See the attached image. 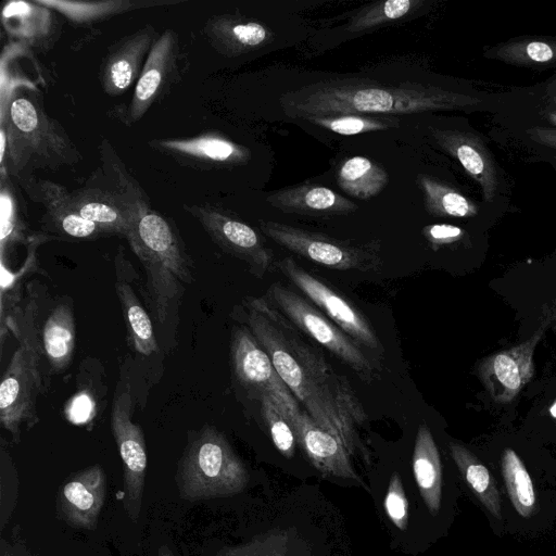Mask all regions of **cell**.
Here are the masks:
<instances>
[{
  "label": "cell",
  "mask_w": 556,
  "mask_h": 556,
  "mask_svg": "<svg viewBox=\"0 0 556 556\" xmlns=\"http://www.w3.org/2000/svg\"><path fill=\"white\" fill-rule=\"evenodd\" d=\"M244 305L249 329L304 410L351 456L361 452L369 462L357 433L367 415L345 377L267 298L250 296Z\"/></svg>",
  "instance_id": "obj_1"
},
{
  "label": "cell",
  "mask_w": 556,
  "mask_h": 556,
  "mask_svg": "<svg viewBox=\"0 0 556 556\" xmlns=\"http://www.w3.org/2000/svg\"><path fill=\"white\" fill-rule=\"evenodd\" d=\"M507 92L454 91L415 83L381 85L358 79H329L280 96L283 113L293 118L333 114H416L435 111H482L495 114Z\"/></svg>",
  "instance_id": "obj_2"
},
{
  "label": "cell",
  "mask_w": 556,
  "mask_h": 556,
  "mask_svg": "<svg viewBox=\"0 0 556 556\" xmlns=\"http://www.w3.org/2000/svg\"><path fill=\"white\" fill-rule=\"evenodd\" d=\"M129 229L126 236L147 277V303L160 324L193 280L191 261L168 220L143 200L125 201Z\"/></svg>",
  "instance_id": "obj_3"
},
{
  "label": "cell",
  "mask_w": 556,
  "mask_h": 556,
  "mask_svg": "<svg viewBox=\"0 0 556 556\" xmlns=\"http://www.w3.org/2000/svg\"><path fill=\"white\" fill-rule=\"evenodd\" d=\"M249 472L217 429L206 426L189 441L178 464L179 496L189 502L227 497L241 493Z\"/></svg>",
  "instance_id": "obj_4"
},
{
  "label": "cell",
  "mask_w": 556,
  "mask_h": 556,
  "mask_svg": "<svg viewBox=\"0 0 556 556\" xmlns=\"http://www.w3.org/2000/svg\"><path fill=\"white\" fill-rule=\"evenodd\" d=\"M266 298L300 331L332 353L361 379L370 382L375 378L374 365L359 345L309 300L280 282L269 287Z\"/></svg>",
  "instance_id": "obj_5"
},
{
  "label": "cell",
  "mask_w": 556,
  "mask_h": 556,
  "mask_svg": "<svg viewBox=\"0 0 556 556\" xmlns=\"http://www.w3.org/2000/svg\"><path fill=\"white\" fill-rule=\"evenodd\" d=\"M260 228L282 248L331 269L372 271L382 264L378 241H344L270 220H261Z\"/></svg>",
  "instance_id": "obj_6"
},
{
  "label": "cell",
  "mask_w": 556,
  "mask_h": 556,
  "mask_svg": "<svg viewBox=\"0 0 556 556\" xmlns=\"http://www.w3.org/2000/svg\"><path fill=\"white\" fill-rule=\"evenodd\" d=\"M438 146L453 156L480 186L482 202L491 208L509 203L510 185L485 140L473 129L430 127Z\"/></svg>",
  "instance_id": "obj_7"
},
{
  "label": "cell",
  "mask_w": 556,
  "mask_h": 556,
  "mask_svg": "<svg viewBox=\"0 0 556 556\" xmlns=\"http://www.w3.org/2000/svg\"><path fill=\"white\" fill-rule=\"evenodd\" d=\"M40 355L25 338L15 350L0 384V421L18 441L23 424L37 421L36 400L41 388Z\"/></svg>",
  "instance_id": "obj_8"
},
{
  "label": "cell",
  "mask_w": 556,
  "mask_h": 556,
  "mask_svg": "<svg viewBox=\"0 0 556 556\" xmlns=\"http://www.w3.org/2000/svg\"><path fill=\"white\" fill-rule=\"evenodd\" d=\"M286 276L315 306L340 327L358 345L382 351V345L365 315L339 291L301 267L292 257L276 264Z\"/></svg>",
  "instance_id": "obj_9"
},
{
  "label": "cell",
  "mask_w": 556,
  "mask_h": 556,
  "mask_svg": "<svg viewBox=\"0 0 556 556\" xmlns=\"http://www.w3.org/2000/svg\"><path fill=\"white\" fill-rule=\"evenodd\" d=\"M230 354L235 376L249 392L258 399L273 397L289 419L302 410L250 329L239 327L233 331Z\"/></svg>",
  "instance_id": "obj_10"
},
{
  "label": "cell",
  "mask_w": 556,
  "mask_h": 556,
  "mask_svg": "<svg viewBox=\"0 0 556 556\" xmlns=\"http://www.w3.org/2000/svg\"><path fill=\"white\" fill-rule=\"evenodd\" d=\"M111 429L123 463V505L136 522L141 510L147 451L141 427L131 420V399L127 393L117 395L113 402Z\"/></svg>",
  "instance_id": "obj_11"
},
{
  "label": "cell",
  "mask_w": 556,
  "mask_h": 556,
  "mask_svg": "<svg viewBox=\"0 0 556 556\" xmlns=\"http://www.w3.org/2000/svg\"><path fill=\"white\" fill-rule=\"evenodd\" d=\"M553 314L547 312L540 327L526 341L493 353L478 366V375L492 400L498 404L511 402L531 380L534 371L535 346L549 326Z\"/></svg>",
  "instance_id": "obj_12"
},
{
  "label": "cell",
  "mask_w": 556,
  "mask_h": 556,
  "mask_svg": "<svg viewBox=\"0 0 556 556\" xmlns=\"http://www.w3.org/2000/svg\"><path fill=\"white\" fill-rule=\"evenodd\" d=\"M186 207L217 245L245 262L255 276L263 277L270 269L273 252L251 226L210 205Z\"/></svg>",
  "instance_id": "obj_13"
},
{
  "label": "cell",
  "mask_w": 556,
  "mask_h": 556,
  "mask_svg": "<svg viewBox=\"0 0 556 556\" xmlns=\"http://www.w3.org/2000/svg\"><path fill=\"white\" fill-rule=\"evenodd\" d=\"M289 420L296 442L323 476L352 480L367 489L352 464L350 453L338 438L318 426L304 409Z\"/></svg>",
  "instance_id": "obj_14"
},
{
  "label": "cell",
  "mask_w": 556,
  "mask_h": 556,
  "mask_svg": "<svg viewBox=\"0 0 556 556\" xmlns=\"http://www.w3.org/2000/svg\"><path fill=\"white\" fill-rule=\"evenodd\" d=\"M106 497V476L99 465L75 473L60 488L58 511L71 527L96 528Z\"/></svg>",
  "instance_id": "obj_15"
},
{
  "label": "cell",
  "mask_w": 556,
  "mask_h": 556,
  "mask_svg": "<svg viewBox=\"0 0 556 556\" xmlns=\"http://www.w3.org/2000/svg\"><path fill=\"white\" fill-rule=\"evenodd\" d=\"M177 40L172 30L163 33L153 43L137 81L128 115L140 119L165 88L177 60Z\"/></svg>",
  "instance_id": "obj_16"
},
{
  "label": "cell",
  "mask_w": 556,
  "mask_h": 556,
  "mask_svg": "<svg viewBox=\"0 0 556 556\" xmlns=\"http://www.w3.org/2000/svg\"><path fill=\"white\" fill-rule=\"evenodd\" d=\"M154 30L147 26L114 45L103 60L100 79L103 90L116 97L139 79L142 62L154 41Z\"/></svg>",
  "instance_id": "obj_17"
},
{
  "label": "cell",
  "mask_w": 556,
  "mask_h": 556,
  "mask_svg": "<svg viewBox=\"0 0 556 556\" xmlns=\"http://www.w3.org/2000/svg\"><path fill=\"white\" fill-rule=\"evenodd\" d=\"M266 202L285 213L330 217L346 215L357 205L336 191L318 185L288 187L268 194Z\"/></svg>",
  "instance_id": "obj_18"
},
{
  "label": "cell",
  "mask_w": 556,
  "mask_h": 556,
  "mask_svg": "<svg viewBox=\"0 0 556 556\" xmlns=\"http://www.w3.org/2000/svg\"><path fill=\"white\" fill-rule=\"evenodd\" d=\"M206 31L215 48L229 56L252 52L274 37V33L260 22L229 15L213 18Z\"/></svg>",
  "instance_id": "obj_19"
},
{
  "label": "cell",
  "mask_w": 556,
  "mask_h": 556,
  "mask_svg": "<svg viewBox=\"0 0 556 556\" xmlns=\"http://www.w3.org/2000/svg\"><path fill=\"white\" fill-rule=\"evenodd\" d=\"M157 148L194 162L208 165H236L250 157L249 150L218 135H203L189 139L157 141Z\"/></svg>",
  "instance_id": "obj_20"
},
{
  "label": "cell",
  "mask_w": 556,
  "mask_h": 556,
  "mask_svg": "<svg viewBox=\"0 0 556 556\" xmlns=\"http://www.w3.org/2000/svg\"><path fill=\"white\" fill-rule=\"evenodd\" d=\"M413 471L419 493L432 515H437L442 498V466L433 435L427 425L418 427L414 453Z\"/></svg>",
  "instance_id": "obj_21"
},
{
  "label": "cell",
  "mask_w": 556,
  "mask_h": 556,
  "mask_svg": "<svg viewBox=\"0 0 556 556\" xmlns=\"http://www.w3.org/2000/svg\"><path fill=\"white\" fill-rule=\"evenodd\" d=\"M483 54L489 59L536 71L556 68V37H517L485 48Z\"/></svg>",
  "instance_id": "obj_22"
},
{
  "label": "cell",
  "mask_w": 556,
  "mask_h": 556,
  "mask_svg": "<svg viewBox=\"0 0 556 556\" xmlns=\"http://www.w3.org/2000/svg\"><path fill=\"white\" fill-rule=\"evenodd\" d=\"M68 203L76 213L105 233H118L126 238L129 224L125 200H117L99 190H84L68 194Z\"/></svg>",
  "instance_id": "obj_23"
},
{
  "label": "cell",
  "mask_w": 556,
  "mask_h": 556,
  "mask_svg": "<svg viewBox=\"0 0 556 556\" xmlns=\"http://www.w3.org/2000/svg\"><path fill=\"white\" fill-rule=\"evenodd\" d=\"M417 185L422 191L424 203L429 214L439 217L476 218L485 208V203L477 202L452 186L429 175H418ZM491 208V207H490Z\"/></svg>",
  "instance_id": "obj_24"
},
{
  "label": "cell",
  "mask_w": 556,
  "mask_h": 556,
  "mask_svg": "<svg viewBox=\"0 0 556 556\" xmlns=\"http://www.w3.org/2000/svg\"><path fill=\"white\" fill-rule=\"evenodd\" d=\"M42 345L53 370L62 371L70 365L75 346V323L68 304L56 305L48 316L42 328Z\"/></svg>",
  "instance_id": "obj_25"
},
{
  "label": "cell",
  "mask_w": 556,
  "mask_h": 556,
  "mask_svg": "<svg viewBox=\"0 0 556 556\" xmlns=\"http://www.w3.org/2000/svg\"><path fill=\"white\" fill-rule=\"evenodd\" d=\"M448 447L452 458L475 495L494 517L501 519V497L489 469L463 444L450 442Z\"/></svg>",
  "instance_id": "obj_26"
},
{
  "label": "cell",
  "mask_w": 556,
  "mask_h": 556,
  "mask_svg": "<svg viewBox=\"0 0 556 556\" xmlns=\"http://www.w3.org/2000/svg\"><path fill=\"white\" fill-rule=\"evenodd\" d=\"M338 185L348 194L369 200L389 182L388 173L370 159L356 155L345 160L338 170Z\"/></svg>",
  "instance_id": "obj_27"
},
{
  "label": "cell",
  "mask_w": 556,
  "mask_h": 556,
  "mask_svg": "<svg viewBox=\"0 0 556 556\" xmlns=\"http://www.w3.org/2000/svg\"><path fill=\"white\" fill-rule=\"evenodd\" d=\"M42 199L54 226L76 239H92L105 232L96 224L76 213L68 203V194L53 184L42 185Z\"/></svg>",
  "instance_id": "obj_28"
},
{
  "label": "cell",
  "mask_w": 556,
  "mask_h": 556,
  "mask_svg": "<svg viewBox=\"0 0 556 556\" xmlns=\"http://www.w3.org/2000/svg\"><path fill=\"white\" fill-rule=\"evenodd\" d=\"M116 292L122 304L129 338L135 350L143 355H151L159 351L154 337L151 318L142 307L134 289L118 274Z\"/></svg>",
  "instance_id": "obj_29"
},
{
  "label": "cell",
  "mask_w": 556,
  "mask_h": 556,
  "mask_svg": "<svg viewBox=\"0 0 556 556\" xmlns=\"http://www.w3.org/2000/svg\"><path fill=\"white\" fill-rule=\"evenodd\" d=\"M501 467L513 506L520 516L531 517L536 500L531 477L522 460L514 450L506 448L502 454Z\"/></svg>",
  "instance_id": "obj_30"
},
{
  "label": "cell",
  "mask_w": 556,
  "mask_h": 556,
  "mask_svg": "<svg viewBox=\"0 0 556 556\" xmlns=\"http://www.w3.org/2000/svg\"><path fill=\"white\" fill-rule=\"evenodd\" d=\"M424 4L419 0H386L374 2L359 10L348 23L345 29L359 33L395 22L409 15Z\"/></svg>",
  "instance_id": "obj_31"
},
{
  "label": "cell",
  "mask_w": 556,
  "mask_h": 556,
  "mask_svg": "<svg viewBox=\"0 0 556 556\" xmlns=\"http://www.w3.org/2000/svg\"><path fill=\"white\" fill-rule=\"evenodd\" d=\"M217 556H296L294 539L287 530H271L254 536L247 543L227 546Z\"/></svg>",
  "instance_id": "obj_32"
},
{
  "label": "cell",
  "mask_w": 556,
  "mask_h": 556,
  "mask_svg": "<svg viewBox=\"0 0 556 556\" xmlns=\"http://www.w3.org/2000/svg\"><path fill=\"white\" fill-rule=\"evenodd\" d=\"M303 119L332 132L344 136L383 130L399 126V121L396 118L371 117L368 115L358 114L308 116Z\"/></svg>",
  "instance_id": "obj_33"
},
{
  "label": "cell",
  "mask_w": 556,
  "mask_h": 556,
  "mask_svg": "<svg viewBox=\"0 0 556 556\" xmlns=\"http://www.w3.org/2000/svg\"><path fill=\"white\" fill-rule=\"evenodd\" d=\"M261 412L273 443L286 458L294 456L296 438L293 427L278 403L270 396H262Z\"/></svg>",
  "instance_id": "obj_34"
},
{
  "label": "cell",
  "mask_w": 556,
  "mask_h": 556,
  "mask_svg": "<svg viewBox=\"0 0 556 556\" xmlns=\"http://www.w3.org/2000/svg\"><path fill=\"white\" fill-rule=\"evenodd\" d=\"M37 3L54 8L68 18L75 22H89L99 17L121 11L123 4L127 2L105 1V2H66V1H37Z\"/></svg>",
  "instance_id": "obj_35"
},
{
  "label": "cell",
  "mask_w": 556,
  "mask_h": 556,
  "mask_svg": "<svg viewBox=\"0 0 556 556\" xmlns=\"http://www.w3.org/2000/svg\"><path fill=\"white\" fill-rule=\"evenodd\" d=\"M384 509L396 528L406 530L408 523V502L397 472H393L390 478L384 498Z\"/></svg>",
  "instance_id": "obj_36"
},
{
  "label": "cell",
  "mask_w": 556,
  "mask_h": 556,
  "mask_svg": "<svg viewBox=\"0 0 556 556\" xmlns=\"http://www.w3.org/2000/svg\"><path fill=\"white\" fill-rule=\"evenodd\" d=\"M422 235L433 250L463 240L466 231L451 224H431L422 228Z\"/></svg>",
  "instance_id": "obj_37"
},
{
  "label": "cell",
  "mask_w": 556,
  "mask_h": 556,
  "mask_svg": "<svg viewBox=\"0 0 556 556\" xmlns=\"http://www.w3.org/2000/svg\"><path fill=\"white\" fill-rule=\"evenodd\" d=\"M528 100L549 109H556V74L549 79L532 87L519 89Z\"/></svg>",
  "instance_id": "obj_38"
},
{
  "label": "cell",
  "mask_w": 556,
  "mask_h": 556,
  "mask_svg": "<svg viewBox=\"0 0 556 556\" xmlns=\"http://www.w3.org/2000/svg\"><path fill=\"white\" fill-rule=\"evenodd\" d=\"M17 227V214L15 208L14 199L9 192V186L5 187L2 180L1 187V241L4 243L7 238H10Z\"/></svg>",
  "instance_id": "obj_39"
},
{
  "label": "cell",
  "mask_w": 556,
  "mask_h": 556,
  "mask_svg": "<svg viewBox=\"0 0 556 556\" xmlns=\"http://www.w3.org/2000/svg\"><path fill=\"white\" fill-rule=\"evenodd\" d=\"M94 415V402L87 392L75 395L66 407V417L74 424H84Z\"/></svg>",
  "instance_id": "obj_40"
},
{
  "label": "cell",
  "mask_w": 556,
  "mask_h": 556,
  "mask_svg": "<svg viewBox=\"0 0 556 556\" xmlns=\"http://www.w3.org/2000/svg\"><path fill=\"white\" fill-rule=\"evenodd\" d=\"M0 142H1L0 161H1V164L3 165V161H4V156H5V142H7V134H5L4 127H1V130H0Z\"/></svg>",
  "instance_id": "obj_41"
},
{
  "label": "cell",
  "mask_w": 556,
  "mask_h": 556,
  "mask_svg": "<svg viewBox=\"0 0 556 556\" xmlns=\"http://www.w3.org/2000/svg\"><path fill=\"white\" fill-rule=\"evenodd\" d=\"M157 556H175L167 545H161L157 549Z\"/></svg>",
  "instance_id": "obj_42"
},
{
  "label": "cell",
  "mask_w": 556,
  "mask_h": 556,
  "mask_svg": "<svg viewBox=\"0 0 556 556\" xmlns=\"http://www.w3.org/2000/svg\"><path fill=\"white\" fill-rule=\"evenodd\" d=\"M549 414L556 418V401L552 404V406L549 407Z\"/></svg>",
  "instance_id": "obj_43"
},
{
  "label": "cell",
  "mask_w": 556,
  "mask_h": 556,
  "mask_svg": "<svg viewBox=\"0 0 556 556\" xmlns=\"http://www.w3.org/2000/svg\"><path fill=\"white\" fill-rule=\"evenodd\" d=\"M3 556H10V555H3Z\"/></svg>",
  "instance_id": "obj_44"
}]
</instances>
